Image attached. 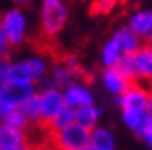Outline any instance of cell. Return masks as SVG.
<instances>
[{
  "instance_id": "7c38bea8",
  "label": "cell",
  "mask_w": 152,
  "mask_h": 150,
  "mask_svg": "<svg viewBox=\"0 0 152 150\" xmlns=\"http://www.w3.org/2000/svg\"><path fill=\"white\" fill-rule=\"evenodd\" d=\"M112 39L120 46V49H122L124 54H135L137 51L145 44L129 25L118 27V29L112 34Z\"/></svg>"
},
{
  "instance_id": "e575fe53",
  "label": "cell",
  "mask_w": 152,
  "mask_h": 150,
  "mask_svg": "<svg viewBox=\"0 0 152 150\" xmlns=\"http://www.w3.org/2000/svg\"><path fill=\"white\" fill-rule=\"evenodd\" d=\"M0 127H2V117H0Z\"/></svg>"
},
{
  "instance_id": "f546056e",
  "label": "cell",
  "mask_w": 152,
  "mask_h": 150,
  "mask_svg": "<svg viewBox=\"0 0 152 150\" xmlns=\"http://www.w3.org/2000/svg\"><path fill=\"white\" fill-rule=\"evenodd\" d=\"M34 147H31V143H20V145H15V147H10V149H5V150H32Z\"/></svg>"
},
{
  "instance_id": "52a82bcc",
  "label": "cell",
  "mask_w": 152,
  "mask_h": 150,
  "mask_svg": "<svg viewBox=\"0 0 152 150\" xmlns=\"http://www.w3.org/2000/svg\"><path fill=\"white\" fill-rule=\"evenodd\" d=\"M39 103H41V117H42V127L48 128V125L66 108L63 90L54 86H42V90L37 93Z\"/></svg>"
},
{
  "instance_id": "ac0fdd59",
  "label": "cell",
  "mask_w": 152,
  "mask_h": 150,
  "mask_svg": "<svg viewBox=\"0 0 152 150\" xmlns=\"http://www.w3.org/2000/svg\"><path fill=\"white\" fill-rule=\"evenodd\" d=\"M20 110L24 111V115L27 117L31 125H41L42 127V117H41V103H39V96H32L31 100L24 103L20 106Z\"/></svg>"
},
{
  "instance_id": "ba28073f",
  "label": "cell",
  "mask_w": 152,
  "mask_h": 150,
  "mask_svg": "<svg viewBox=\"0 0 152 150\" xmlns=\"http://www.w3.org/2000/svg\"><path fill=\"white\" fill-rule=\"evenodd\" d=\"M63 95H64L66 106L73 108V110L88 106V105H95L93 91L90 90V86L81 83V81H76L71 86H68L66 90H63Z\"/></svg>"
},
{
  "instance_id": "8fae6325",
  "label": "cell",
  "mask_w": 152,
  "mask_h": 150,
  "mask_svg": "<svg viewBox=\"0 0 152 150\" xmlns=\"http://www.w3.org/2000/svg\"><path fill=\"white\" fill-rule=\"evenodd\" d=\"M134 61L137 69V81L152 86V44H144L134 54Z\"/></svg>"
},
{
  "instance_id": "8992f818",
  "label": "cell",
  "mask_w": 152,
  "mask_h": 150,
  "mask_svg": "<svg viewBox=\"0 0 152 150\" xmlns=\"http://www.w3.org/2000/svg\"><path fill=\"white\" fill-rule=\"evenodd\" d=\"M151 93L152 88L145 86L144 83L134 81L127 90H125L117 100V105L122 110H135V111H145L149 113V105H151Z\"/></svg>"
},
{
  "instance_id": "e0dca14e",
  "label": "cell",
  "mask_w": 152,
  "mask_h": 150,
  "mask_svg": "<svg viewBox=\"0 0 152 150\" xmlns=\"http://www.w3.org/2000/svg\"><path fill=\"white\" fill-rule=\"evenodd\" d=\"M122 56H124V52H122L120 46L115 42L112 37H110L108 41L102 46V49H100V63L103 66V69L105 68H115Z\"/></svg>"
},
{
  "instance_id": "603a6c76",
  "label": "cell",
  "mask_w": 152,
  "mask_h": 150,
  "mask_svg": "<svg viewBox=\"0 0 152 150\" xmlns=\"http://www.w3.org/2000/svg\"><path fill=\"white\" fill-rule=\"evenodd\" d=\"M135 135L149 147V149H152V115H147L145 122L142 123V127L139 128V132H137Z\"/></svg>"
},
{
  "instance_id": "3957f363",
  "label": "cell",
  "mask_w": 152,
  "mask_h": 150,
  "mask_svg": "<svg viewBox=\"0 0 152 150\" xmlns=\"http://www.w3.org/2000/svg\"><path fill=\"white\" fill-rule=\"evenodd\" d=\"M2 101H0V117H5L15 108H20L24 103L37 95V88L29 81H9L0 86Z\"/></svg>"
},
{
  "instance_id": "4dcf8cb0",
  "label": "cell",
  "mask_w": 152,
  "mask_h": 150,
  "mask_svg": "<svg viewBox=\"0 0 152 150\" xmlns=\"http://www.w3.org/2000/svg\"><path fill=\"white\" fill-rule=\"evenodd\" d=\"M149 115H152V93H151V105H149Z\"/></svg>"
},
{
  "instance_id": "d590c367",
  "label": "cell",
  "mask_w": 152,
  "mask_h": 150,
  "mask_svg": "<svg viewBox=\"0 0 152 150\" xmlns=\"http://www.w3.org/2000/svg\"><path fill=\"white\" fill-rule=\"evenodd\" d=\"M0 101H2V93H0Z\"/></svg>"
},
{
  "instance_id": "d6986e66",
  "label": "cell",
  "mask_w": 152,
  "mask_h": 150,
  "mask_svg": "<svg viewBox=\"0 0 152 150\" xmlns=\"http://www.w3.org/2000/svg\"><path fill=\"white\" fill-rule=\"evenodd\" d=\"M149 113L145 111H135V110H122V122H124V125L127 127V128L130 130V132H134V133H137L139 132V128L142 127V123L145 122V118Z\"/></svg>"
},
{
  "instance_id": "1f68e13d",
  "label": "cell",
  "mask_w": 152,
  "mask_h": 150,
  "mask_svg": "<svg viewBox=\"0 0 152 150\" xmlns=\"http://www.w3.org/2000/svg\"><path fill=\"white\" fill-rule=\"evenodd\" d=\"M83 150H95V149H93V147H90V145H88V147H85V149H83Z\"/></svg>"
},
{
  "instance_id": "d4e9b609",
  "label": "cell",
  "mask_w": 152,
  "mask_h": 150,
  "mask_svg": "<svg viewBox=\"0 0 152 150\" xmlns=\"http://www.w3.org/2000/svg\"><path fill=\"white\" fill-rule=\"evenodd\" d=\"M63 64L64 66H68L75 74H78V76H81V73H83V68H81V63H80V59L76 58L75 54H69V56H66L64 58V61H63Z\"/></svg>"
},
{
  "instance_id": "7402d4cb",
  "label": "cell",
  "mask_w": 152,
  "mask_h": 150,
  "mask_svg": "<svg viewBox=\"0 0 152 150\" xmlns=\"http://www.w3.org/2000/svg\"><path fill=\"white\" fill-rule=\"evenodd\" d=\"M117 69L125 76V78H129V79L134 83L137 81V69H135V61H134V54H124L120 61L117 63L115 66Z\"/></svg>"
},
{
  "instance_id": "6da1fadb",
  "label": "cell",
  "mask_w": 152,
  "mask_h": 150,
  "mask_svg": "<svg viewBox=\"0 0 152 150\" xmlns=\"http://www.w3.org/2000/svg\"><path fill=\"white\" fill-rule=\"evenodd\" d=\"M41 31L46 37H56L66 27L69 10L64 0H42L41 2Z\"/></svg>"
},
{
  "instance_id": "ffe728a7",
  "label": "cell",
  "mask_w": 152,
  "mask_h": 150,
  "mask_svg": "<svg viewBox=\"0 0 152 150\" xmlns=\"http://www.w3.org/2000/svg\"><path fill=\"white\" fill-rule=\"evenodd\" d=\"M2 123L7 125V127H12V128L22 130V132H27V128L31 127L27 117L24 115L20 108H15L10 113H7L5 117H2Z\"/></svg>"
},
{
  "instance_id": "4fadbf2b",
  "label": "cell",
  "mask_w": 152,
  "mask_h": 150,
  "mask_svg": "<svg viewBox=\"0 0 152 150\" xmlns=\"http://www.w3.org/2000/svg\"><path fill=\"white\" fill-rule=\"evenodd\" d=\"M78 78L80 76L75 74L68 66H64L61 63V64H56L53 69L49 71V76L44 81V86H54V88H59V90H66L68 86L76 83Z\"/></svg>"
},
{
  "instance_id": "2e32d148",
  "label": "cell",
  "mask_w": 152,
  "mask_h": 150,
  "mask_svg": "<svg viewBox=\"0 0 152 150\" xmlns=\"http://www.w3.org/2000/svg\"><path fill=\"white\" fill-rule=\"evenodd\" d=\"M20 143H27V133L2 123V127H0V150L10 149V147Z\"/></svg>"
},
{
  "instance_id": "d6a6232c",
  "label": "cell",
  "mask_w": 152,
  "mask_h": 150,
  "mask_svg": "<svg viewBox=\"0 0 152 150\" xmlns=\"http://www.w3.org/2000/svg\"><path fill=\"white\" fill-rule=\"evenodd\" d=\"M124 4H130V2H134V0H122Z\"/></svg>"
},
{
  "instance_id": "cb8c5ba5",
  "label": "cell",
  "mask_w": 152,
  "mask_h": 150,
  "mask_svg": "<svg viewBox=\"0 0 152 150\" xmlns=\"http://www.w3.org/2000/svg\"><path fill=\"white\" fill-rule=\"evenodd\" d=\"M122 0H95L93 2V12L96 14H108L113 7H117V4Z\"/></svg>"
},
{
  "instance_id": "5b68a950",
  "label": "cell",
  "mask_w": 152,
  "mask_h": 150,
  "mask_svg": "<svg viewBox=\"0 0 152 150\" xmlns=\"http://www.w3.org/2000/svg\"><path fill=\"white\" fill-rule=\"evenodd\" d=\"M90 133L91 130L85 128L75 122L66 128L49 133V142L58 150H83L90 145Z\"/></svg>"
},
{
  "instance_id": "7a4b0ae2",
  "label": "cell",
  "mask_w": 152,
  "mask_h": 150,
  "mask_svg": "<svg viewBox=\"0 0 152 150\" xmlns=\"http://www.w3.org/2000/svg\"><path fill=\"white\" fill-rule=\"evenodd\" d=\"M49 64L42 56H29V58L10 61V81H29V83H42L49 76Z\"/></svg>"
},
{
  "instance_id": "9a60e30c",
  "label": "cell",
  "mask_w": 152,
  "mask_h": 150,
  "mask_svg": "<svg viewBox=\"0 0 152 150\" xmlns=\"http://www.w3.org/2000/svg\"><path fill=\"white\" fill-rule=\"evenodd\" d=\"M100 117H102V108L96 106V105H88V106H81L75 110L76 123L88 130H93L95 127H98Z\"/></svg>"
},
{
  "instance_id": "4316f807",
  "label": "cell",
  "mask_w": 152,
  "mask_h": 150,
  "mask_svg": "<svg viewBox=\"0 0 152 150\" xmlns=\"http://www.w3.org/2000/svg\"><path fill=\"white\" fill-rule=\"evenodd\" d=\"M9 49H10V44L7 41V36L4 32V27H2V20H0V52L5 56L9 52Z\"/></svg>"
},
{
  "instance_id": "83f0119b",
  "label": "cell",
  "mask_w": 152,
  "mask_h": 150,
  "mask_svg": "<svg viewBox=\"0 0 152 150\" xmlns=\"http://www.w3.org/2000/svg\"><path fill=\"white\" fill-rule=\"evenodd\" d=\"M12 7H19V9H24V7H27L32 4V0H10Z\"/></svg>"
},
{
  "instance_id": "30bf717a",
  "label": "cell",
  "mask_w": 152,
  "mask_h": 150,
  "mask_svg": "<svg viewBox=\"0 0 152 150\" xmlns=\"http://www.w3.org/2000/svg\"><path fill=\"white\" fill-rule=\"evenodd\" d=\"M100 81L102 84L110 95H113L115 98H118L122 93L132 84V81L129 78H125L117 68H105L100 74Z\"/></svg>"
},
{
  "instance_id": "5bb4252c",
  "label": "cell",
  "mask_w": 152,
  "mask_h": 150,
  "mask_svg": "<svg viewBox=\"0 0 152 150\" xmlns=\"http://www.w3.org/2000/svg\"><path fill=\"white\" fill-rule=\"evenodd\" d=\"M90 147L95 150H117V140L113 132L107 127H95L90 133Z\"/></svg>"
},
{
  "instance_id": "836d02e7",
  "label": "cell",
  "mask_w": 152,
  "mask_h": 150,
  "mask_svg": "<svg viewBox=\"0 0 152 150\" xmlns=\"http://www.w3.org/2000/svg\"><path fill=\"white\" fill-rule=\"evenodd\" d=\"M2 61H4V54L0 52V63H2Z\"/></svg>"
},
{
  "instance_id": "484cf974",
  "label": "cell",
  "mask_w": 152,
  "mask_h": 150,
  "mask_svg": "<svg viewBox=\"0 0 152 150\" xmlns=\"http://www.w3.org/2000/svg\"><path fill=\"white\" fill-rule=\"evenodd\" d=\"M9 81H10V61L4 59L0 63V86H4Z\"/></svg>"
},
{
  "instance_id": "277c9868",
  "label": "cell",
  "mask_w": 152,
  "mask_h": 150,
  "mask_svg": "<svg viewBox=\"0 0 152 150\" xmlns=\"http://www.w3.org/2000/svg\"><path fill=\"white\" fill-rule=\"evenodd\" d=\"M0 20H2V27H4V32L7 36V41L10 44V47H19L26 42L29 20L24 9H19V7L7 9V10L2 12Z\"/></svg>"
},
{
  "instance_id": "9c48e42d",
  "label": "cell",
  "mask_w": 152,
  "mask_h": 150,
  "mask_svg": "<svg viewBox=\"0 0 152 150\" xmlns=\"http://www.w3.org/2000/svg\"><path fill=\"white\" fill-rule=\"evenodd\" d=\"M127 25L145 44H152V10L140 9V10L132 12Z\"/></svg>"
},
{
  "instance_id": "f1b7e54d",
  "label": "cell",
  "mask_w": 152,
  "mask_h": 150,
  "mask_svg": "<svg viewBox=\"0 0 152 150\" xmlns=\"http://www.w3.org/2000/svg\"><path fill=\"white\" fill-rule=\"evenodd\" d=\"M32 150H58L54 147V145L51 143V142H48V143H41V145H36Z\"/></svg>"
},
{
  "instance_id": "44dd1931",
  "label": "cell",
  "mask_w": 152,
  "mask_h": 150,
  "mask_svg": "<svg viewBox=\"0 0 152 150\" xmlns=\"http://www.w3.org/2000/svg\"><path fill=\"white\" fill-rule=\"evenodd\" d=\"M76 120H75V110L69 106H66L63 111L58 115V117L51 122V123L48 125V132L49 133H54V132H59V130L66 128V127H69V125H73Z\"/></svg>"
}]
</instances>
